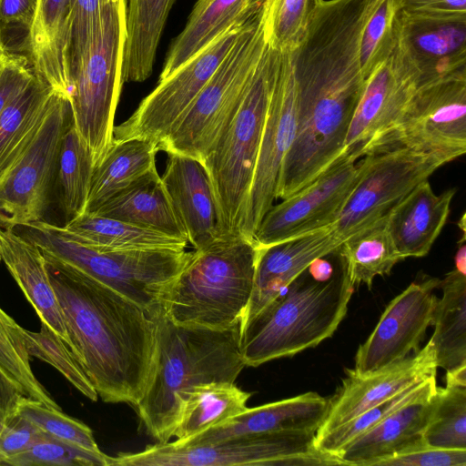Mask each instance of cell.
<instances>
[{
    "instance_id": "obj_1",
    "label": "cell",
    "mask_w": 466,
    "mask_h": 466,
    "mask_svg": "<svg viewBox=\"0 0 466 466\" xmlns=\"http://www.w3.org/2000/svg\"><path fill=\"white\" fill-rule=\"evenodd\" d=\"M68 348L106 402L135 406L150 378L157 325L142 307L70 267L46 260Z\"/></svg>"
},
{
    "instance_id": "obj_2",
    "label": "cell",
    "mask_w": 466,
    "mask_h": 466,
    "mask_svg": "<svg viewBox=\"0 0 466 466\" xmlns=\"http://www.w3.org/2000/svg\"><path fill=\"white\" fill-rule=\"evenodd\" d=\"M156 347L150 378L135 405L148 434L168 442L187 393L210 382L235 383L246 367L240 347L241 321L226 329L183 326L159 308L153 316Z\"/></svg>"
},
{
    "instance_id": "obj_3",
    "label": "cell",
    "mask_w": 466,
    "mask_h": 466,
    "mask_svg": "<svg viewBox=\"0 0 466 466\" xmlns=\"http://www.w3.org/2000/svg\"><path fill=\"white\" fill-rule=\"evenodd\" d=\"M307 269L241 324L246 366L257 367L314 348L331 337L344 319L354 285L342 259L339 268L328 276Z\"/></svg>"
},
{
    "instance_id": "obj_4",
    "label": "cell",
    "mask_w": 466,
    "mask_h": 466,
    "mask_svg": "<svg viewBox=\"0 0 466 466\" xmlns=\"http://www.w3.org/2000/svg\"><path fill=\"white\" fill-rule=\"evenodd\" d=\"M258 247L254 238L231 234L190 258L160 300L174 323L226 329L242 322L251 297Z\"/></svg>"
},
{
    "instance_id": "obj_5",
    "label": "cell",
    "mask_w": 466,
    "mask_h": 466,
    "mask_svg": "<svg viewBox=\"0 0 466 466\" xmlns=\"http://www.w3.org/2000/svg\"><path fill=\"white\" fill-rule=\"evenodd\" d=\"M45 259L76 269L134 301L151 316L168 285L188 261L182 250L100 251L67 238L59 226L39 220L17 227Z\"/></svg>"
},
{
    "instance_id": "obj_6",
    "label": "cell",
    "mask_w": 466,
    "mask_h": 466,
    "mask_svg": "<svg viewBox=\"0 0 466 466\" xmlns=\"http://www.w3.org/2000/svg\"><path fill=\"white\" fill-rule=\"evenodd\" d=\"M268 5L248 21L209 81L158 143L159 150L204 162L238 109L268 46Z\"/></svg>"
},
{
    "instance_id": "obj_7",
    "label": "cell",
    "mask_w": 466,
    "mask_h": 466,
    "mask_svg": "<svg viewBox=\"0 0 466 466\" xmlns=\"http://www.w3.org/2000/svg\"><path fill=\"white\" fill-rule=\"evenodd\" d=\"M279 58L268 46L232 120L203 164L228 231L239 234Z\"/></svg>"
},
{
    "instance_id": "obj_8",
    "label": "cell",
    "mask_w": 466,
    "mask_h": 466,
    "mask_svg": "<svg viewBox=\"0 0 466 466\" xmlns=\"http://www.w3.org/2000/svg\"><path fill=\"white\" fill-rule=\"evenodd\" d=\"M127 0L110 2L91 46L71 76L72 121L95 167L114 141L115 115L123 80Z\"/></svg>"
},
{
    "instance_id": "obj_9",
    "label": "cell",
    "mask_w": 466,
    "mask_h": 466,
    "mask_svg": "<svg viewBox=\"0 0 466 466\" xmlns=\"http://www.w3.org/2000/svg\"><path fill=\"white\" fill-rule=\"evenodd\" d=\"M406 147L445 164L466 152V70L420 86L386 136L367 153Z\"/></svg>"
},
{
    "instance_id": "obj_10",
    "label": "cell",
    "mask_w": 466,
    "mask_h": 466,
    "mask_svg": "<svg viewBox=\"0 0 466 466\" xmlns=\"http://www.w3.org/2000/svg\"><path fill=\"white\" fill-rule=\"evenodd\" d=\"M71 122L69 98L54 91L36 133L0 180V223L5 228L43 220L54 193L62 138Z\"/></svg>"
},
{
    "instance_id": "obj_11",
    "label": "cell",
    "mask_w": 466,
    "mask_h": 466,
    "mask_svg": "<svg viewBox=\"0 0 466 466\" xmlns=\"http://www.w3.org/2000/svg\"><path fill=\"white\" fill-rule=\"evenodd\" d=\"M316 431H286L234 436L199 445L158 443L112 457L111 466H296L317 449Z\"/></svg>"
},
{
    "instance_id": "obj_12",
    "label": "cell",
    "mask_w": 466,
    "mask_h": 466,
    "mask_svg": "<svg viewBox=\"0 0 466 466\" xmlns=\"http://www.w3.org/2000/svg\"><path fill=\"white\" fill-rule=\"evenodd\" d=\"M445 165L439 157L406 147L366 154L360 174L331 229L342 242L356 231L386 216L418 184Z\"/></svg>"
},
{
    "instance_id": "obj_13",
    "label": "cell",
    "mask_w": 466,
    "mask_h": 466,
    "mask_svg": "<svg viewBox=\"0 0 466 466\" xmlns=\"http://www.w3.org/2000/svg\"><path fill=\"white\" fill-rule=\"evenodd\" d=\"M248 21L229 27L167 77L158 80L134 113L115 126L114 140L144 139L158 145L209 81Z\"/></svg>"
},
{
    "instance_id": "obj_14",
    "label": "cell",
    "mask_w": 466,
    "mask_h": 466,
    "mask_svg": "<svg viewBox=\"0 0 466 466\" xmlns=\"http://www.w3.org/2000/svg\"><path fill=\"white\" fill-rule=\"evenodd\" d=\"M358 158L356 154L346 152L309 185L273 205L254 235L258 247H269L331 227L358 180Z\"/></svg>"
},
{
    "instance_id": "obj_15",
    "label": "cell",
    "mask_w": 466,
    "mask_h": 466,
    "mask_svg": "<svg viewBox=\"0 0 466 466\" xmlns=\"http://www.w3.org/2000/svg\"><path fill=\"white\" fill-rule=\"evenodd\" d=\"M296 131V83L290 49L279 51L254 177L239 227L249 238L277 198L284 158Z\"/></svg>"
},
{
    "instance_id": "obj_16",
    "label": "cell",
    "mask_w": 466,
    "mask_h": 466,
    "mask_svg": "<svg viewBox=\"0 0 466 466\" xmlns=\"http://www.w3.org/2000/svg\"><path fill=\"white\" fill-rule=\"evenodd\" d=\"M441 279L428 278L413 282L384 309L378 324L355 356L350 370L368 375L419 351L420 343L431 325L437 298L433 290Z\"/></svg>"
},
{
    "instance_id": "obj_17",
    "label": "cell",
    "mask_w": 466,
    "mask_h": 466,
    "mask_svg": "<svg viewBox=\"0 0 466 466\" xmlns=\"http://www.w3.org/2000/svg\"><path fill=\"white\" fill-rule=\"evenodd\" d=\"M419 87V79L395 44L390 55L366 78L350 121L345 151L359 157L388 134Z\"/></svg>"
},
{
    "instance_id": "obj_18",
    "label": "cell",
    "mask_w": 466,
    "mask_h": 466,
    "mask_svg": "<svg viewBox=\"0 0 466 466\" xmlns=\"http://www.w3.org/2000/svg\"><path fill=\"white\" fill-rule=\"evenodd\" d=\"M396 45L415 71L419 86L466 70V13L400 9Z\"/></svg>"
},
{
    "instance_id": "obj_19",
    "label": "cell",
    "mask_w": 466,
    "mask_h": 466,
    "mask_svg": "<svg viewBox=\"0 0 466 466\" xmlns=\"http://www.w3.org/2000/svg\"><path fill=\"white\" fill-rule=\"evenodd\" d=\"M437 365L431 343L373 373L359 376L345 369L346 378L329 398L326 419L316 438L356 418L408 387L435 376Z\"/></svg>"
},
{
    "instance_id": "obj_20",
    "label": "cell",
    "mask_w": 466,
    "mask_h": 466,
    "mask_svg": "<svg viewBox=\"0 0 466 466\" xmlns=\"http://www.w3.org/2000/svg\"><path fill=\"white\" fill-rule=\"evenodd\" d=\"M161 180L194 249H201L231 235L201 161L169 153Z\"/></svg>"
},
{
    "instance_id": "obj_21",
    "label": "cell",
    "mask_w": 466,
    "mask_h": 466,
    "mask_svg": "<svg viewBox=\"0 0 466 466\" xmlns=\"http://www.w3.org/2000/svg\"><path fill=\"white\" fill-rule=\"evenodd\" d=\"M341 244L331 227H328L258 248L253 289L241 324L259 312L315 260L336 253Z\"/></svg>"
},
{
    "instance_id": "obj_22",
    "label": "cell",
    "mask_w": 466,
    "mask_h": 466,
    "mask_svg": "<svg viewBox=\"0 0 466 466\" xmlns=\"http://www.w3.org/2000/svg\"><path fill=\"white\" fill-rule=\"evenodd\" d=\"M437 389L438 385L342 447L337 455L344 465L375 466L382 459L424 445Z\"/></svg>"
},
{
    "instance_id": "obj_23",
    "label": "cell",
    "mask_w": 466,
    "mask_h": 466,
    "mask_svg": "<svg viewBox=\"0 0 466 466\" xmlns=\"http://www.w3.org/2000/svg\"><path fill=\"white\" fill-rule=\"evenodd\" d=\"M329 407V399L324 398L317 392L303 393L261 406L248 408L239 415L220 425L208 429L188 441L177 445L207 444L238 435L268 431H313L317 432L326 419Z\"/></svg>"
},
{
    "instance_id": "obj_24",
    "label": "cell",
    "mask_w": 466,
    "mask_h": 466,
    "mask_svg": "<svg viewBox=\"0 0 466 466\" xmlns=\"http://www.w3.org/2000/svg\"><path fill=\"white\" fill-rule=\"evenodd\" d=\"M455 193V188H449L437 195L426 179L389 211L387 227L404 259L430 252L447 222Z\"/></svg>"
},
{
    "instance_id": "obj_25",
    "label": "cell",
    "mask_w": 466,
    "mask_h": 466,
    "mask_svg": "<svg viewBox=\"0 0 466 466\" xmlns=\"http://www.w3.org/2000/svg\"><path fill=\"white\" fill-rule=\"evenodd\" d=\"M269 0H197L183 30L167 51L161 80L229 27L260 13Z\"/></svg>"
},
{
    "instance_id": "obj_26",
    "label": "cell",
    "mask_w": 466,
    "mask_h": 466,
    "mask_svg": "<svg viewBox=\"0 0 466 466\" xmlns=\"http://www.w3.org/2000/svg\"><path fill=\"white\" fill-rule=\"evenodd\" d=\"M72 6L73 0H37L25 39L34 74L69 100L71 83L66 49Z\"/></svg>"
},
{
    "instance_id": "obj_27",
    "label": "cell",
    "mask_w": 466,
    "mask_h": 466,
    "mask_svg": "<svg viewBox=\"0 0 466 466\" xmlns=\"http://www.w3.org/2000/svg\"><path fill=\"white\" fill-rule=\"evenodd\" d=\"M466 235L461 234L455 268L440 281L442 296L437 299L430 339L437 368L446 371L466 365Z\"/></svg>"
},
{
    "instance_id": "obj_28",
    "label": "cell",
    "mask_w": 466,
    "mask_h": 466,
    "mask_svg": "<svg viewBox=\"0 0 466 466\" xmlns=\"http://www.w3.org/2000/svg\"><path fill=\"white\" fill-rule=\"evenodd\" d=\"M0 255L41 322L56 332L68 347L61 309L40 249L14 228H5L0 230Z\"/></svg>"
},
{
    "instance_id": "obj_29",
    "label": "cell",
    "mask_w": 466,
    "mask_h": 466,
    "mask_svg": "<svg viewBox=\"0 0 466 466\" xmlns=\"http://www.w3.org/2000/svg\"><path fill=\"white\" fill-rule=\"evenodd\" d=\"M92 213L187 240L157 167L116 192Z\"/></svg>"
},
{
    "instance_id": "obj_30",
    "label": "cell",
    "mask_w": 466,
    "mask_h": 466,
    "mask_svg": "<svg viewBox=\"0 0 466 466\" xmlns=\"http://www.w3.org/2000/svg\"><path fill=\"white\" fill-rule=\"evenodd\" d=\"M59 228L70 239L100 251L182 250L188 243L184 238L86 212Z\"/></svg>"
},
{
    "instance_id": "obj_31",
    "label": "cell",
    "mask_w": 466,
    "mask_h": 466,
    "mask_svg": "<svg viewBox=\"0 0 466 466\" xmlns=\"http://www.w3.org/2000/svg\"><path fill=\"white\" fill-rule=\"evenodd\" d=\"M176 0H127L123 82H143L152 72L157 50Z\"/></svg>"
},
{
    "instance_id": "obj_32",
    "label": "cell",
    "mask_w": 466,
    "mask_h": 466,
    "mask_svg": "<svg viewBox=\"0 0 466 466\" xmlns=\"http://www.w3.org/2000/svg\"><path fill=\"white\" fill-rule=\"evenodd\" d=\"M250 393L235 383L210 382L194 387L183 401L173 433L183 444L208 429L245 411Z\"/></svg>"
},
{
    "instance_id": "obj_33",
    "label": "cell",
    "mask_w": 466,
    "mask_h": 466,
    "mask_svg": "<svg viewBox=\"0 0 466 466\" xmlns=\"http://www.w3.org/2000/svg\"><path fill=\"white\" fill-rule=\"evenodd\" d=\"M158 151L157 144L150 140H114L102 162L94 168L86 212H94L116 192L157 167Z\"/></svg>"
},
{
    "instance_id": "obj_34",
    "label": "cell",
    "mask_w": 466,
    "mask_h": 466,
    "mask_svg": "<svg viewBox=\"0 0 466 466\" xmlns=\"http://www.w3.org/2000/svg\"><path fill=\"white\" fill-rule=\"evenodd\" d=\"M53 94L54 90L35 75L0 114V180L36 133Z\"/></svg>"
},
{
    "instance_id": "obj_35",
    "label": "cell",
    "mask_w": 466,
    "mask_h": 466,
    "mask_svg": "<svg viewBox=\"0 0 466 466\" xmlns=\"http://www.w3.org/2000/svg\"><path fill=\"white\" fill-rule=\"evenodd\" d=\"M351 283L372 287L377 276L390 275L404 258L398 252L387 227V215L347 238L337 252Z\"/></svg>"
},
{
    "instance_id": "obj_36",
    "label": "cell",
    "mask_w": 466,
    "mask_h": 466,
    "mask_svg": "<svg viewBox=\"0 0 466 466\" xmlns=\"http://www.w3.org/2000/svg\"><path fill=\"white\" fill-rule=\"evenodd\" d=\"M95 164L73 121L62 138L54 193L66 222L86 212Z\"/></svg>"
},
{
    "instance_id": "obj_37",
    "label": "cell",
    "mask_w": 466,
    "mask_h": 466,
    "mask_svg": "<svg viewBox=\"0 0 466 466\" xmlns=\"http://www.w3.org/2000/svg\"><path fill=\"white\" fill-rule=\"evenodd\" d=\"M24 332L0 308V371L25 397L60 410L32 370Z\"/></svg>"
},
{
    "instance_id": "obj_38",
    "label": "cell",
    "mask_w": 466,
    "mask_h": 466,
    "mask_svg": "<svg viewBox=\"0 0 466 466\" xmlns=\"http://www.w3.org/2000/svg\"><path fill=\"white\" fill-rule=\"evenodd\" d=\"M423 440L431 447L466 450V387L438 386Z\"/></svg>"
},
{
    "instance_id": "obj_39",
    "label": "cell",
    "mask_w": 466,
    "mask_h": 466,
    "mask_svg": "<svg viewBox=\"0 0 466 466\" xmlns=\"http://www.w3.org/2000/svg\"><path fill=\"white\" fill-rule=\"evenodd\" d=\"M436 387V375L415 383L351 420L316 438L315 444L319 449L337 455V452L347 443L379 424L398 409Z\"/></svg>"
},
{
    "instance_id": "obj_40",
    "label": "cell",
    "mask_w": 466,
    "mask_h": 466,
    "mask_svg": "<svg viewBox=\"0 0 466 466\" xmlns=\"http://www.w3.org/2000/svg\"><path fill=\"white\" fill-rule=\"evenodd\" d=\"M399 10V0H376L365 22L360 45V63L365 80L395 46Z\"/></svg>"
},
{
    "instance_id": "obj_41",
    "label": "cell",
    "mask_w": 466,
    "mask_h": 466,
    "mask_svg": "<svg viewBox=\"0 0 466 466\" xmlns=\"http://www.w3.org/2000/svg\"><path fill=\"white\" fill-rule=\"evenodd\" d=\"M25 345L35 356L55 367L76 390L96 401L97 392L66 342L47 325L41 322L39 332L25 329Z\"/></svg>"
},
{
    "instance_id": "obj_42",
    "label": "cell",
    "mask_w": 466,
    "mask_h": 466,
    "mask_svg": "<svg viewBox=\"0 0 466 466\" xmlns=\"http://www.w3.org/2000/svg\"><path fill=\"white\" fill-rule=\"evenodd\" d=\"M322 0H269L266 31L269 45L281 51L294 48L303 38Z\"/></svg>"
},
{
    "instance_id": "obj_43",
    "label": "cell",
    "mask_w": 466,
    "mask_h": 466,
    "mask_svg": "<svg viewBox=\"0 0 466 466\" xmlns=\"http://www.w3.org/2000/svg\"><path fill=\"white\" fill-rule=\"evenodd\" d=\"M112 457L46 434L25 451L3 462L13 466H111Z\"/></svg>"
},
{
    "instance_id": "obj_44",
    "label": "cell",
    "mask_w": 466,
    "mask_h": 466,
    "mask_svg": "<svg viewBox=\"0 0 466 466\" xmlns=\"http://www.w3.org/2000/svg\"><path fill=\"white\" fill-rule=\"evenodd\" d=\"M16 413L32 422L45 434L92 451H100L91 429L85 423L64 414L61 410L24 397Z\"/></svg>"
},
{
    "instance_id": "obj_45",
    "label": "cell",
    "mask_w": 466,
    "mask_h": 466,
    "mask_svg": "<svg viewBox=\"0 0 466 466\" xmlns=\"http://www.w3.org/2000/svg\"><path fill=\"white\" fill-rule=\"evenodd\" d=\"M112 1L73 0L66 49L70 83L72 75L92 45L106 7Z\"/></svg>"
},
{
    "instance_id": "obj_46",
    "label": "cell",
    "mask_w": 466,
    "mask_h": 466,
    "mask_svg": "<svg viewBox=\"0 0 466 466\" xmlns=\"http://www.w3.org/2000/svg\"><path fill=\"white\" fill-rule=\"evenodd\" d=\"M375 466H466V450H448L426 444L376 462Z\"/></svg>"
},
{
    "instance_id": "obj_47",
    "label": "cell",
    "mask_w": 466,
    "mask_h": 466,
    "mask_svg": "<svg viewBox=\"0 0 466 466\" xmlns=\"http://www.w3.org/2000/svg\"><path fill=\"white\" fill-rule=\"evenodd\" d=\"M45 436L32 422L17 413L0 432V465L19 454Z\"/></svg>"
},
{
    "instance_id": "obj_48",
    "label": "cell",
    "mask_w": 466,
    "mask_h": 466,
    "mask_svg": "<svg viewBox=\"0 0 466 466\" xmlns=\"http://www.w3.org/2000/svg\"><path fill=\"white\" fill-rule=\"evenodd\" d=\"M35 74L27 60L10 53L0 66V114L30 84Z\"/></svg>"
},
{
    "instance_id": "obj_49",
    "label": "cell",
    "mask_w": 466,
    "mask_h": 466,
    "mask_svg": "<svg viewBox=\"0 0 466 466\" xmlns=\"http://www.w3.org/2000/svg\"><path fill=\"white\" fill-rule=\"evenodd\" d=\"M37 0H0V47L5 49V38L12 26L28 35L35 15Z\"/></svg>"
},
{
    "instance_id": "obj_50",
    "label": "cell",
    "mask_w": 466,
    "mask_h": 466,
    "mask_svg": "<svg viewBox=\"0 0 466 466\" xmlns=\"http://www.w3.org/2000/svg\"><path fill=\"white\" fill-rule=\"evenodd\" d=\"M399 5L414 13H466V0H399Z\"/></svg>"
},
{
    "instance_id": "obj_51",
    "label": "cell",
    "mask_w": 466,
    "mask_h": 466,
    "mask_svg": "<svg viewBox=\"0 0 466 466\" xmlns=\"http://www.w3.org/2000/svg\"><path fill=\"white\" fill-rule=\"evenodd\" d=\"M24 397L0 371V432L16 414L18 404Z\"/></svg>"
},
{
    "instance_id": "obj_52",
    "label": "cell",
    "mask_w": 466,
    "mask_h": 466,
    "mask_svg": "<svg viewBox=\"0 0 466 466\" xmlns=\"http://www.w3.org/2000/svg\"><path fill=\"white\" fill-rule=\"evenodd\" d=\"M447 386L466 387V365L446 371Z\"/></svg>"
},
{
    "instance_id": "obj_53",
    "label": "cell",
    "mask_w": 466,
    "mask_h": 466,
    "mask_svg": "<svg viewBox=\"0 0 466 466\" xmlns=\"http://www.w3.org/2000/svg\"><path fill=\"white\" fill-rule=\"evenodd\" d=\"M10 52L9 50H0V66L6 60Z\"/></svg>"
},
{
    "instance_id": "obj_54",
    "label": "cell",
    "mask_w": 466,
    "mask_h": 466,
    "mask_svg": "<svg viewBox=\"0 0 466 466\" xmlns=\"http://www.w3.org/2000/svg\"><path fill=\"white\" fill-rule=\"evenodd\" d=\"M0 50H5V49H2V48L0 47Z\"/></svg>"
},
{
    "instance_id": "obj_55",
    "label": "cell",
    "mask_w": 466,
    "mask_h": 466,
    "mask_svg": "<svg viewBox=\"0 0 466 466\" xmlns=\"http://www.w3.org/2000/svg\"><path fill=\"white\" fill-rule=\"evenodd\" d=\"M0 259H1V255H0Z\"/></svg>"
},
{
    "instance_id": "obj_56",
    "label": "cell",
    "mask_w": 466,
    "mask_h": 466,
    "mask_svg": "<svg viewBox=\"0 0 466 466\" xmlns=\"http://www.w3.org/2000/svg\"><path fill=\"white\" fill-rule=\"evenodd\" d=\"M114 1H116V0H114Z\"/></svg>"
}]
</instances>
